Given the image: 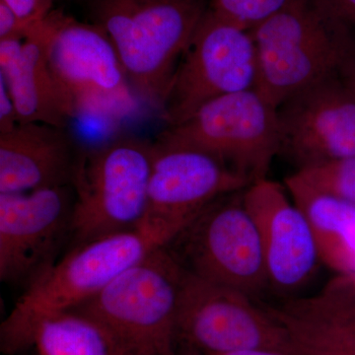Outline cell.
I'll list each match as a JSON object with an SVG mask.
<instances>
[{
  "label": "cell",
  "instance_id": "cell-24",
  "mask_svg": "<svg viewBox=\"0 0 355 355\" xmlns=\"http://www.w3.org/2000/svg\"><path fill=\"white\" fill-rule=\"evenodd\" d=\"M355 39V0H321Z\"/></svg>",
  "mask_w": 355,
  "mask_h": 355
},
{
  "label": "cell",
  "instance_id": "cell-14",
  "mask_svg": "<svg viewBox=\"0 0 355 355\" xmlns=\"http://www.w3.org/2000/svg\"><path fill=\"white\" fill-rule=\"evenodd\" d=\"M243 202L260 233L270 286L286 292L304 286L320 258L302 210L279 183L266 178L245 189Z\"/></svg>",
  "mask_w": 355,
  "mask_h": 355
},
{
  "label": "cell",
  "instance_id": "cell-9",
  "mask_svg": "<svg viewBox=\"0 0 355 355\" xmlns=\"http://www.w3.org/2000/svg\"><path fill=\"white\" fill-rule=\"evenodd\" d=\"M256 46L250 30L209 6L184 51L160 105L166 127L179 125L207 103L254 88Z\"/></svg>",
  "mask_w": 355,
  "mask_h": 355
},
{
  "label": "cell",
  "instance_id": "cell-19",
  "mask_svg": "<svg viewBox=\"0 0 355 355\" xmlns=\"http://www.w3.org/2000/svg\"><path fill=\"white\" fill-rule=\"evenodd\" d=\"M279 308L294 316L355 329V273L338 275L316 295L289 300Z\"/></svg>",
  "mask_w": 355,
  "mask_h": 355
},
{
  "label": "cell",
  "instance_id": "cell-25",
  "mask_svg": "<svg viewBox=\"0 0 355 355\" xmlns=\"http://www.w3.org/2000/svg\"><path fill=\"white\" fill-rule=\"evenodd\" d=\"M17 125L15 105L6 83L0 78V133L9 132Z\"/></svg>",
  "mask_w": 355,
  "mask_h": 355
},
{
  "label": "cell",
  "instance_id": "cell-22",
  "mask_svg": "<svg viewBox=\"0 0 355 355\" xmlns=\"http://www.w3.org/2000/svg\"><path fill=\"white\" fill-rule=\"evenodd\" d=\"M209 9L247 30L253 29L263 19V0H209Z\"/></svg>",
  "mask_w": 355,
  "mask_h": 355
},
{
  "label": "cell",
  "instance_id": "cell-20",
  "mask_svg": "<svg viewBox=\"0 0 355 355\" xmlns=\"http://www.w3.org/2000/svg\"><path fill=\"white\" fill-rule=\"evenodd\" d=\"M286 327L302 355H355V329L321 323L266 307Z\"/></svg>",
  "mask_w": 355,
  "mask_h": 355
},
{
  "label": "cell",
  "instance_id": "cell-10",
  "mask_svg": "<svg viewBox=\"0 0 355 355\" xmlns=\"http://www.w3.org/2000/svg\"><path fill=\"white\" fill-rule=\"evenodd\" d=\"M178 338L179 345L205 355L297 349L286 327L268 308L259 307L253 297L187 272L180 298Z\"/></svg>",
  "mask_w": 355,
  "mask_h": 355
},
{
  "label": "cell",
  "instance_id": "cell-15",
  "mask_svg": "<svg viewBox=\"0 0 355 355\" xmlns=\"http://www.w3.org/2000/svg\"><path fill=\"white\" fill-rule=\"evenodd\" d=\"M79 153L69 128L31 123L0 133V193L71 184Z\"/></svg>",
  "mask_w": 355,
  "mask_h": 355
},
{
  "label": "cell",
  "instance_id": "cell-16",
  "mask_svg": "<svg viewBox=\"0 0 355 355\" xmlns=\"http://www.w3.org/2000/svg\"><path fill=\"white\" fill-rule=\"evenodd\" d=\"M0 78L15 105L18 125L40 123L69 128L72 121L79 119L51 71L35 25L24 38L0 40Z\"/></svg>",
  "mask_w": 355,
  "mask_h": 355
},
{
  "label": "cell",
  "instance_id": "cell-18",
  "mask_svg": "<svg viewBox=\"0 0 355 355\" xmlns=\"http://www.w3.org/2000/svg\"><path fill=\"white\" fill-rule=\"evenodd\" d=\"M32 347L38 355H123L104 324L77 309L44 318L34 331Z\"/></svg>",
  "mask_w": 355,
  "mask_h": 355
},
{
  "label": "cell",
  "instance_id": "cell-1",
  "mask_svg": "<svg viewBox=\"0 0 355 355\" xmlns=\"http://www.w3.org/2000/svg\"><path fill=\"white\" fill-rule=\"evenodd\" d=\"M250 32L258 60L254 89L277 109L303 88L338 76L355 55V39L321 0H287Z\"/></svg>",
  "mask_w": 355,
  "mask_h": 355
},
{
  "label": "cell",
  "instance_id": "cell-6",
  "mask_svg": "<svg viewBox=\"0 0 355 355\" xmlns=\"http://www.w3.org/2000/svg\"><path fill=\"white\" fill-rule=\"evenodd\" d=\"M53 76L79 118L121 121L135 116L139 99L107 33L53 9L35 24Z\"/></svg>",
  "mask_w": 355,
  "mask_h": 355
},
{
  "label": "cell",
  "instance_id": "cell-23",
  "mask_svg": "<svg viewBox=\"0 0 355 355\" xmlns=\"http://www.w3.org/2000/svg\"><path fill=\"white\" fill-rule=\"evenodd\" d=\"M27 30L12 9L0 0V40L24 38Z\"/></svg>",
  "mask_w": 355,
  "mask_h": 355
},
{
  "label": "cell",
  "instance_id": "cell-8",
  "mask_svg": "<svg viewBox=\"0 0 355 355\" xmlns=\"http://www.w3.org/2000/svg\"><path fill=\"white\" fill-rule=\"evenodd\" d=\"M155 140L210 154L252 184L266 178L279 154L277 109L254 89L233 93L166 127Z\"/></svg>",
  "mask_w": 355,
  "mask_h": 355
},
{
  "label": "cell",
  "instance_id": "cell-3",
  "mask_svg": "<svg viewBox=\"0 0 355 355\" xmlns=\"http://www.w3.org/2000/svg\"><path fill=\"white\" fill-rule=\"evenodd\" d=\"M160 246L164 245L139 229L70 248L27 287L2 322V352L16 354L29 349L34 331L44 318L87 302L121 272Z\"/></svg>",
  "mask_w": 355,
  "mask_h": 355
},
{
  "label": "cell",
  "instance_id": "cell-11",
  "mask_svg": "<svg viewBox=\"0 0 355 355\" xmlns=\"http://www.w3.org/2000/svg\"><path fill=\"white\" fill-rule=\"evenodd\" d=\"M148 209L139 230L167 244L207 205L250 182L220 160L190 147L154 140Z\"/></svg>",
  "mask_w": 355,
  "mask_h": 355
},
{
  "label": "cell",
  "instance_id": "cell-21",
  "mask_svg": "<svg viewBox=\"0 0 355 355\" xmlns=\"http://www.w3.org/2000/svg\"><path fill=\"white\" fill-rule=\"evenodd\" d=\"M293 175L317 193L355 205V157L308 166Z\"/></svg>",
  "mask_w": 355,
  "mask_h": 355
},
{
  "label": "cell",
  "instance_id": "cell-26",
  "mask_svg": "<svg viewBox=\"0 0 355 355\" xmlns=\"http://www.w3.org/2000/svg\"><path fill=\"white\" fill-rule=\"evenodd\" d=\"M219 355H302L297 349H256Z\"/></svg>",
  "mask_w": 355,
  "mask_h": 355
},
{
  "label": "cell",
  "instance_id": "cell-27",
  "mask_svg": "<svg viewBox=\"0 0 355 355\" xmlns=\"http://www.w3.org/2000/svg\"><path fill=\"white\" fill-rule=\"evenodd\" d=\"M176 355H205L198 350L188 347V345H180Z\"/></svg>",
  "mask_w": 355,
  "mask_h": 355
},
{
  "label": "cell",
  "instance_id": "cell-7",
  "mask_svg": "<svg viewBox=\"0 0 355 355\" xmlns=\"http://www.w3.org/2000/svg\"><path fill=\"white\" fill-rule=\"evenodd\" d=\"M243 191L210 203L165 246L190 275L254 297L270 282L260 233Z\"/></svg>",
  "mask_w": 355,
  "mask_h": 355
},
{
  "label": "cell",
  "instance_id": "cell-13",
  "mask_svg": "<svg viewBox=\"0 0 355 355\" xmlns=\"http://www.w3.org/2000/svg\"><path fill=\"white\" fill-rule=\"evenodd\" d=\"M280 151L299 169L355 157V100L338 76L303 88L277 108Z\"/></svg>",
  "mask_w": 355,
  "mask_h": 355
},
{
  "label": "cell",
  "instance_id": "cell-2",
  "mask_svg": "<svg viewBox=\"0 0 355 355\" xmlns=\"http://www.w3.org/2000/svg\"><path fill=\"white\" fill-rule=\"evenodd\" d=\"M113 42L141 102L161 103L209 0H81Z\"/></svg>",
  "mask_w": 355,
  "mask_h": 355
},
{
  "label": "cell",
  "instance_id": "cell-28",
  "mask_svg": "<svg viewBox=\"0 0 355 355\" xmlns=\"http://www.w3.org/2000/svg\"><path fill=\"white\" fill-rule=\"evenodd\" d=\"M50 1L53 4V6H55V1H57V0H50Z\"/></svg>",
  "mask_w": 355,
  "mask_h": 355
},
{
  "label": "cell",
  "instance_id": "cell-17",
  "mask_svg": "<svg viewBox=\"0 0 355 355\" xmlns=\"http://www.w3.org/2000/svg\"><path fill=\"white\" fill-rule=\"evenodd\" d=\"M284 183L309 221L320 260L338 275L355 273V205L317 193L294 175Z\"/></svg>",
  "mask_w": 355,
  "mask_h": 355
},
{
  "label": "cell",
  "instance_id": "cell-12",
  "mask_svg": "<svg viewBox=\"0 0 355 355\" xmlns=\"http://www.w3.org/2000/svg\"><path fill=\"white\" fill-rule=\"evenodd\" d=\"M72 184L0 193V279L29 286L71 239Z\"/></svg>",
  "mask_w": 355,
  "mask_h": 355
},
{
  "label": "cell",
  "instance_id": "cell-4",
  "mask_svg": "<svg viewBox=\"0 0 355 355\" xmlns=\"http://www.w3.org/2000/svg\"><path fill=\"white\" fill-rule=\"evenodd\" d=\"M154 141L118 137L80 150L72 179L71 246L139 230L148 209Z\"/></svg>",
  "mask_w": 355,
  "mask_h": 355
},
{
  "label": "cell",
  "instance_id": "cell-5",
  "mask_svg": "<svg viewBox=\"0 0 355 355\" xmlns=\"http://www.w3.org/2000/svg\"><path fill=\"white\" fill-rule=\"evenodd\" d=\"M184 275L186 270L164 245L76 309L104 324L123 355H176Z\"/></svg>",
  "mask_w": 355,
  "mask_h": 355
}]
</instances>
